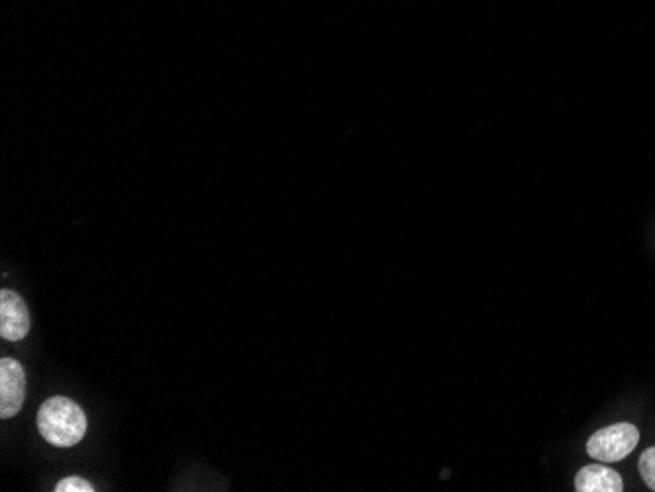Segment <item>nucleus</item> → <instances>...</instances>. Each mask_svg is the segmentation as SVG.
<instances>
[{"mask_svg": "<svg viewBox=\"0 0 655 492\" xmlns=\"http://www.w3.org/2000/svg\"><path fill=\"white\" fill-rule=\"evenodd\" d=\"M38 430L56 448H73L87 434L83 409L68 396H51L38 412Z\"/></svg>", "mask_w": 655, "mask_h": 492, "instance_id": "nucleus-1", "label": "nucleus"}, {"mask_svg": "<svg viewBox=\"0 0 655 492\" xmlns=\"http://www.w3.org/2000/svg\"><path fill=\"white\" fill-rule=\"evenodd\" d=\"M639 442L638 428L634 424L608 425L598 430L597 434L588 440L587 451L591 458L601 463H616L621 459L628 458L636 450Z\"/></svg>", "mask_w": 655, "mask_h": 492, "instance_id": "nucleus-2", "label": "nucleus"}, {"mask_svg": "<svg viewBox=\"0 0 655 492\" xmlns=\"http://www.w3.org/2000/svg\"><path fill=\"white\" fill-rule=\"evenodd\" d=\"M26 399V371L17 359L0 361V418L17 416Z\"/></svg>", "mask_w": 655, "mask_h": 492, "instance_id": "nucleus-3", "label": "nucleus"}, {"mask_svg": "<svg viewBox=\"0 0 655 492\" xmlns=\"http://www.w3.org/2000/svg\"><path fill=\"white\" fill-rule=\"evenodd\" d=\"M30 332V312L18 292H0V335L9 342H20Z\"/></svg>", "mask_w": 655, "mask_h": 492, "instance_id": "nucleus-4", "label": "nucleus"}, {"mask_svg": "<svg viewBox=\"0 0 655 492\" xmlns=\"http://www.w3.org/2000/svg\"><path fill=\"white\" fill-rule=\"evenodd\" d=\"M577 492H622V476L606 465H587L575 476Z\"/></svg>", "mask_w": 655, "mask_h": 492, "instance_id": "nucleus-5", "label": "nucleus"}, {"mask_svg": "<svg viewBox=\"0 0 655 492\" xmlns=\"http://www.w3.org/2000/svg\"><path fill=\"white\" fill-rule=\"evenodd\" d=\"M639 475L644 479V483L647 484V489L655 491V448L642 453L638 463Z\"/></svg>", "mask_w": 655, "mask_h": 492, "instance_id": "nucleus-6", "label": "nucleus"}, {"mask_svg": "<svg viewBox=\"0 0 655 492\" xmlns=\"http://www.w3.org/2000/svg\"><path fill=\"white\" fill-rule=\"evenodd\" d=\"M93 484L84 481L81 476H68L63 481H59L56 486V492H93Z\"/></svg>", "mask_w": 655, "mask_h": 492, "instance_id": "nucleus-7", "label": "nucleus"}]
</instances>
